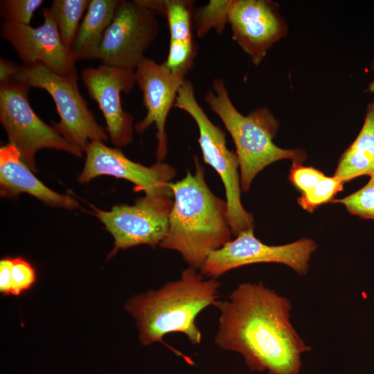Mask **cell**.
Masks as SVG:
<instances>
[{
	"label": "cell",
	"instance_id": "16",
	"mask_svg": "<svg viewBox=\"0 0 374 374\" xmlns=\"http://www.w3.org/2000/svg\"><path fill=\"white\" fill-rule=\"evenodd\" d=\"M24 163L19 150L8 143L0 148V193L15 198L28 193L51 206L73 209L78 202L67 195L56 193L39 180Z\"/></svg>",
	"mask_w": 374,
	"mask_h": 374
},
{
	"label": "cell",
	"instance_id": "23",
	"mask_svg": "<svg viewBox=\"0 0 374 374\" xmlns=\"http://www.w3.org/2000/svg\"><path fill=\"white\" fill-rule=\"evenodd\" d=\"M197 53V46L193 39H170L168 56L163 64L171 73L186 76Z\"/></svg>",
	"mask_w": 374,
	"mask_h": 374
},
{
	"label": "cell",
	"instance_id": "9",
	"mask_svg": "<svg viewBox=\"0 0 374 374\" xmlns=\"http://www.w3.org/2000/svg\"><path fill=\"white\" fill-rule=\"evenodd\" d=\"M172 196V193L145 195L133 205L118 204L109 211L95 208L114 240L109 256L139 244L159 245L168 231Z\"/></svg>",
	"mask_w": 374,
	"mask_h": 374
},
{
	"label": "cell",
	"instance_id": "26",
	"mask_svg": "<svg viewBox=\"0 0 374 374\" xmlns=\"http://www.w3.org/2000/svg\"><path fill=\"white\" fill-rule=\"evenodd\" d=\"M35 280L36 272L33 265L22 258H12L11 294L20 295L30 289Z\"/></svg>",
	"mask_w": 374,
	"mask_h": 374
},
{
	"label": "cell",
	"instance_id": "25",
	"mask_svg": "<svg viewBox=\"0 0 374 374\" xmlns=\"http://www.w3.org/2000/svg\"><path fill=\"white\" fill-rule=\"evenodd\" d=\"M43 0L1 1V15L3 21L30 25L35 12Z\"/></svg>",
	"mask_w": 374,
	"mask_h": 374
},
{
	"label": "cell",
	"instance_id": "7",
	"mask_svg": "<svg viewBox=\"0 0 374 374\" xmlns=\"http://www.w3.org/2000/svg\"><path fill=\"white\" fill-rule=\"evenodd\" d=\"M29 87L11 79L1 81L0 122L9 143L20 152L21 160L36 172L35 157L44 148L55 149L78 157L83 152L66 141L53 126L44 123L33 111L28 98Z\"/></svg>",
	"mask_w": 374,
	"mask_h": 374
},
{
	"label": "cell",
	"instance_id": "12",
	"mask_svg": "<svg viewBox=\"0 0 374 374\" xmlns=\"http://www.w3.org/2000/svg\"><path fill=\"white\" fill-rule=\"evenodd\" d=\"M228 24L233 39L255 65L288 33L279 5L270 0H232Z\"/></svg>",
	"mask_w": 374,
	"mask_h": 374
},
{
	"label": "cell",
	"instance_id": "1",
	"mask_svg": "<svg viewBox=\"0 0 374 374\" xmlns=\"http://www.w3.org/2000/svg\"><path fill=\"white\" fill-rule=\"evenodd\" d=\"M214 341L241 355L251 371L300 374L301 356L311 350L290 321V301L262 283L239 284L218 301Z\"/></svg>",
	"mask_w": 374,
	"mask_h": 374
},
{
	"label": "cell",
	"instance_id": "28",
	"mask_svg": "<svg viewBox=\"0 0 374 374\" xmlns=\"http://www.w3.org/2000/svg\"><path fill=\"white\" fill-rule=\"evenodd\" d=\"M12 258H3L0 260V292L4 295L11 294V269Z\"/></svg>",
	"mask_w": 374,
	"mask_h": 374
},
{
	"label": "cell",
	"instance_id": "18",
	"mask_svg": "<svg viewBox=\"0 0 374 374\" xmlns=\"http://www.w3.org/2000/svg\"><path fill=\"white\" fill-rule=\"evenodd\" d=\"M374 174V102L367 105L363 125L340 157L334 176L344 183Z\"/></svg>",
	"mask_w": 374,
	"mask_h": 374
},
{
	"label": "cell",
	"instance_id": "10",
	"mask_svg": "<svg viewBox=\"0 0 374 374\" xmlns=\"http://www.w3.org/2000/svg\"><path fill=\"white\" fill-rule=\"evenodd\" d=\"M157 15L139 0L121 1L98 55L103 64L134 71L158 35Z\"/></svg>",
	"mask_w": 374,
	"mask_h": 374
},
{
	"label": "cell",
	"instance_id": "2",
	"mask_svg": "<svg viewBox=\"0 0 374 374\" xmlns=\"http://www.w3.org/2000/svg\"><path fill=\"white\" fill-rule=\"evenodd\" d=\"M195 171L169 184L174 202L168 229L159 246L179 252L189 267L200 269L208 255L231 240L226 201L208 187L204 169L194 157Z\"/></svg>",
	"mask_w": 374,
	"mask_h": 374
},
{
	"label": "cell",
	"instance_id": "6",
	"mask_svg": "<svg viewBox=\"0 0 374 374\" xmlns=\"http://www.w3.org/2000/svg\"><path fill=\"white\" fill-rule=\"evenodd\" d=\"M174 107L188 113L199 130L198 143L205 163L220 175L224 184L227 216L233 235L253 229V218L243 207L240 200L239 161L235 152L226 146V134L207 116L198 103L193 83L186 80L180 87Z\"/></svg>",
	"mask_w": 374,
	"mask_h": 374
},
{
	"label": "cell",
	"instance_id": "24",
	"mask_svg": "<svg viewBox=\"0 0 374 374\" xmlns=\"http://www.w3.org/2000/svg\"><path fill=\"white\" fill-rule=\"evenodd\" d=\"M330 203L343 204L351 215L374 220V174L359 190L344 198L334 199Z\"/></svg>",
	"mask_w": 374,
	"mask_h": 374
},
{
	"label": "cell",
	"instance_id": "27",
	"mask_svg": "<svg viewBox=\"0 0 374 374\" xmlns=\"http://www.w3.org/2000/svg\"><path fill=\"white\" fill-rule=\"evenodd\" d=\"M326 177V175L316 168L292 163L288 178L292 185L303 194L310 190Z\"/></svg>",
	"mask_w": 374,
	"mask_h": 374
},
{
	"label": "cell",
	"instance_id": "17",
	"mask_svg": "<svg viewBox=\"0 0 374 374\" xmlns=\"http://www.w3.org/2000/svg\"><path fill=\"white\" fill-rule=\"evenodd\" d=\"M121 0L89 1L71 51L78 60L97 59L105 34L113 21Z\"/></svg>",
	"mask_w": 374,
	"mask_h": 374
},
{
	"label": "cell",
	"instance_id": "3",
	"mask_svg": "<svg viewBox=\"0 0 374 374\" xmlns=\"http://www.w3.org/2000/svg\"><path fill=\"white\" fill-rule=\"evenodd\" d=\"M221 283L204 276L197 269H185L181 277L157 290H150L131 298L125 304L134 318L142 344H164L168 334H184L192 344L201 342L202 335L195 323L205 308L217 303Z\"/></svg>",
	"mask_w": 374,
	"mask_h": 374
},
{
	"label": "cell",
	"instance_id": "4",
	"mask_svg": "<svg viewBox=\"0 0 374 374\" xmlns=\"http://www.w3.org/2000/svg\"><path fill=\"white\" fill-rule=\"evenodd\" d=\"M211 86L204 100L233 139L244 192L249 190L256 175L271 163L283 159L299 163L305 161L307 154L303 150L283 149L274 143L279 123L269 109L256 108L244 116L233 104L222 79H213Z\"/></svg>",
	"mask_w": 374,
	"mask_h": 374
},
{
	"label": "cell",
	"instance_id": "14",
	"mask_svg": "<svg viewBox=\"0 0 374 374\" xmlns=\"http://www.w3.org/2000/svg\"><path fill=\"white\" fill-rule=\"evenodd\" d=\"M84 152L85 163L78 177L80 183H87L100 175H109L133 183L136 190L144 191L145 195L172 193L169 184L176 175V170L167 163L157 162L151 166H143L102 141L89 143Z\"/></svg>",
	"mask_w": 374,
	"mask_h": 374
},
{
	"label": "cell",
	"instance_id": "13",
	"mask_svg": "<svg viewBox=\"0 0 374 374\" xmlns=\"http://www.w3.org/2000/svg\"><path fill=\"white\" fill-rule=\"evenodd\" d=\"M82 82L91 98L101 110L112 143L118 148L130 143L133 139V116L122 107L121 92H130L136 80L134 71L101 64L82 71Z\"/></svg>",
	"mask_w": 374,
	"mask_h": 374
},
{
	"label": "cell",
	"instance_id": "5",
	"mask_svg": "<svg viewBox=\"0 0 374 374\" xmlns=\"http://www.w3.org/2000/svg\"><path fill=\"white\" fill-rule=\"evenodd\" d=\"M13 80L29 87L46 90L55 102L60 122H52L56 130L83 152L89 143L105 142L109 136L89 109L77 80L62 76L40 64H18L0 60V80Z\"/></svg>",
	"mask_w": 374,
	"mask_h": 374
},
{
	"label": "cell",
	"instance_id": "8",
	"mask_svg": "<svg viewBox=\"0 0 374 374\" xmlns=\"http://www.w3.org/2000/svg\"><path fill=\"white\" fill-rule=\"evenodd\" d=\"M317 247L311 238H301L283 245H268L255 236L253 229H249L212 251L199 269L206 278H217L240 267L274 262L283 264L303 276L308 271L309 262Z\"/></svg>",
	"mask_w": 374,
	"mask_h": 374
},
{
	"label": "cell",
	"instance_id": "22",
	"mask_svg": "<svg viewBox=\"0 0 374 374\" xmlns=\"http://www.w3.org/2000/svg\"><path fill=\"white\" fill-rule=\"evenodd\" d=\"M345 183L339 178L326 176L314 187L298 198V204L305 211L312 213L321 204L331 202L335 196L344 190Z\"/></svg>",
	"mask_w": 374,
	"mask_h": 374
},
{
	"label": "cell",
	"instance_id": "11",
	"mask_svg": "<svg viewBox=\"0 0 374 374\" xmlns=\"http://www.w3.org/2000/svg\"><path fill=\"white\" fill-rule=\"evenodd\" d=\"M44 23L30 25L3 21L1 36L17 52L24 64H40L55 73L78 80L76 60L63 44L49 8H43Z\"/></svg>",
	"mask_w": 374,
	"mask_h": 374
},
{
	"label": "cell",
	"instance_id": "20",
	"mask_svg": "<svg viewBox=\"0 0 374 374\" xmlns=\"http://www.w3.org/2000/svg\"><path fill=\"white\" fill-rule=\"evenodd\" d=\"M232 0H211L193 12V20L197 36L204 37L211 29L217 33L223 32L228 24V16Z\"/></svg>",
	"mask_w": 374,
	"mask_h": 374
},
{
	"label": "cell",
	"instance_id": "19",
	"mask_svg": "<svg viewBox=\"0 0 374 374\" xmlns=\"http://www.w3.org/2000/svg\"><path fill=\"white\" fill-rule=\"evenodd\" d=\"M88 0H54L49 8L64 45L71 51Z\"/></svg>",
	"mask_w": 374,
	"mask_h": 374
},
{
	"label": "cell",
	"instance_id": "15",
	"mask_svg": "<svg viewBox=\"0 0 374 374\" xmlns=\"http://www.w3.org/2000/svg\"><path fill=\"white\" fill-rule=\"evenodd\" d=\"M135 80L143 96L145 116L135 125L134 130L141 134L151 125L157 129L158 162L167 154L166 121L177 98V92L186 80L185 75L171 73L163 64L144 57L134 70Z\"/></svg>",
	"mask_w": 374,
	"mask_h": 374
},
{
	"label": "cell",
	"instance_id": "29",
	"mask_svg": "<svg viewBox=\"0 0 374 374\" xmlns=\"http://www.w3.org/2000/svg\"><path fill=\"white\" fill-rule=\"evenodd\" d=\"M371 70L374 71V57L371 62ZM369 92L374 93V79L370 82L368 86L367 90Z\"/></svg>",
	"mask_w": 374,
	"mask_h": 374
},
{
	"label": "cell",
	"instance_id": "21",
	"mask_svg": "<svg viewBox=\"0 0 374 374\" xmlns=\"http://www.w3.org/2000/svg\"><path fill=\"white\" fill-rule=\"evenodd\" d=\"M188 0H164L163 15L166 17L170 39H193V6Z\"/></svg>",
	"mask_w": 374,
	"mask_h": 374
}]
</instances>
